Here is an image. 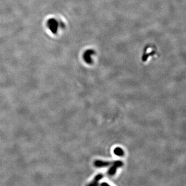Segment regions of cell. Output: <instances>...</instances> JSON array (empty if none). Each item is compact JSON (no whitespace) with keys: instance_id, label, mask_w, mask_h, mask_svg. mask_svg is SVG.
I'll list each match as a JSON object with an SVG mask.
<instances>
[{"instance_id":"cell-6","label":"cell","mask_w":186,"mask_h":186,"mask_svg":"<svg viewBox=\"0 0 186 186\" xmlns=\"http://www.w3.org/2000/svg\"><path fill=\"white\" fill-rule=\"evenodd\" d=\"M104 184H106V185H109L107 183H103L101 184V185H104Z\"/></svg>"},{"instance_id":"cell-1","label":"cell","mask_w":186,"mask_h":186,"mask_svg":"<svg viewBox=\"0 0 186 186\" xmlns=\"http://www.w3.org/2000/svg\"><path fill=\"white\" fill-rule=\"evenodd\" d=\"M95 53V51L92 49H88L84 52L83 57L85 63L88 64H91L92 63L93 60L92 58Z\"/></svg>"},{"instance_id":"cell-3","label":"cell","mask_w":186,"mask_h":186,"mask_svg":"<svg viewBox=\"0 0 186 186\" xmlns=\"http://www.w3.org/2000/svg\"><path fill=\"white\" fill-rule=\"evenodd\" d=\"M116 161H106L100 160H97L94 162V165L97 167H104L113 165Z\"/></svg>"},{"instance_id":"cell-2","label":"cell","mask_w":186,"mask_h":186,"mask_svg":"<svg viewBox=\"0 0 186 186\" xmlns=\"http://www.w3.org/2000/svg\"><path fill=\"white\" fill-rule=\"evenodd\" d=\"M122 165H123V162L122 161H116L115 163L113 165H111V167L107 172V174L109 176L114 175L115 174L117 169L119 167H121Z\"/></svg>"},{"instance_id":"cell-5","label":"cell","mask_w":186,"mask_h":186,"mask_svg":"<svg viewBox=\"0 0 186 186\" xmlns=\"http://www.w3.org/2000/svg\"><path fill=\"white\" fill-rule=\"evenodd\" d=\"M114 153L115 154L118 156H122L124 154L123 150L120 147H116L114 150Z\"/></svg>"},{"instance_id":"cell-4","label":"cell","mask_w":186,"mask_h":186,"mask_svg":"<svg viewBox=\"0 0 186 186\" xmlns=\"http://www.w3.org/2000/svg\"><path fill=\"white\" fill-rule=\"evenodd\" d=\"M103 177V174H99L98 175H97L94 178V179L91 181V182L89 184V185H96L98 183V182Z\"/></svg>"}]
</instances>
